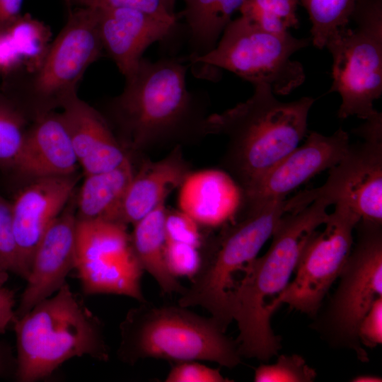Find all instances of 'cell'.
Returning <instances> with one entry per match:
<instances>
[{
    "label": "cell",
    "mask_w": 382,
    "mask_h": 382,
    "mask_svg": "<svg viewBox=\"0 0 382 382\" xmlns=\"http://www.w3.org/2000/svg\"><path fill=\"white\" fill-rule=\"evenodd\" d=\"M189 67L186 57H142L125 77L122 91L101 113L129 154L207 135L208 96L189 90Z\"/></svg>",
    "instance_id": "cell-1"
},
{
    "label": "cell",
    "mask_w": 382,
    "mask_h": 382,
    "mask_svg": "<svg viewBox=\"0 0 382 382\" xmlns=\"http://www.w3.org/2000/svg\"><path fill=\"white\" fill-rule=\"evenodd\" d=\"M328 206L325 200L317 199L301 209L284 214L267 251L245 268L232 297L242 357L268 361L278 354L281 338L271 326L274 303L289 284L306 242L326 221Z\"/></svg>",
    "instance_id": "cell-2"
},
{
    "label": "cell",
    "mask_w": 382,
    "mask_h": 382,
    "mask_svg": "<svg viewBox=\"0 0 382 382\" xmlns=\"http://www.w3.org/2000/svg\"><path fill=\"white\" fill-rule=\"evenodd\" d=\"M253 86L251 97L209 115L205 125L207 135L228 138L224 164L241 190L299 145L315 102L311 97L282 102L267 84Z\"/></svg>",
    "instance_id": "cell-3"
},
{
    "label": "cell",
    "mask_w": 382,
    "mask_h": 382,
    "mask_svg": "<svg viewBox=\"0 0 382 382\" xmlns=\"http://www.w3.org/2000/svg\"><path fill=\"white\" fill-rule=\"evenodd\" d=\"M13 325L18 382L44 379L74 357L103 362L110 359L103 321L67 282Z\"/></svg>",
    "instance_id": "cell-4"
},
{
    "label": "cell",
    "mask_w": 382,
    "mask_h": 382,
    "mask_svg": "<svg viewBox=\"0 0 382 382\" xmlns=\"http://www.w3.org/2000/svg\"><path fill=\"white\" fill-rule=\"evenodd\" d=\"M216 322L180 305L148 301L130 308L120 325L117 358L133 366L145 359L175 363L209 361L232 369L241 362L236 340Z\"/></svg>",
    "instance_id": "cell-5"
},
{
    "label": "cell",
    "mask_w": 382,
    "mask_h": 382,
    "mask_svg": "<svg viewBox=\"0 0 382 382\" xmlns=\"http://www.w3.org/2000/svg\"><path fill=\"white\" fill-rule=\"evenodd\" d=\"M286 212V199L270 202L244 210L238 221L224 225L209 248L200 252L198 270L180 294L178 304L206 309L226 332L233 320L232 297L238 282Z\"/></svg>",
    "instance_id": "cell-6"
},
{
    "label": "cell",
    "mask_w": 382,
    "mask_h": 382,
    "mask_svg": "<svg viewBox=\"0 0 382 382\" xmlns=\"http://www.w3.org/2000/svg\"><path fill=\"white\" fill-rule=\"evenodd\" d=\"M98 10L78 6L52 41L40 67L34 72L1 79L0 90L33 121L62 109L73 97L86 69L103 48Z\"/></svg>",
    "instance_id": "cell-7"
},
{
    "label": "cell",
    "mask_w": 382,
    "mask_h": 382,
    "mask_svg": "<svg viewBox=\"0 0 382 382\" xmlns=\"http://www.w3.org/2000/svg\"><path fill=\"white\" fill-rule=\"evenodd\" d=\"M311 38H298L290 32L265 31L241 16L224 30L216 47L207 54L186 59L197 76L223 69L253 85L267 84L275 95H288L305 81L302 64L293 54L306 47Z\"/></svg>",
    "instance_id": "cell-8"
},
{
    "label": "cell",
    "mask_w": 382,
    "mask_h": 382,
    "mask_svg": "<svg viewBox=\"0 0 382 382\" xmlns=\"http://www.w3.org/2000/svg\"><path fill=\"white\" fill-rule=\"evenodd\" d=\"M357 241L339 276V284L311 325L332 348L353 351L362 362L368 354L358 327L374 303L382 297V224L359 221Z\"/></svg>",
    "instance_id": "cell-9"
},
{
    "label": "cell",
    "mask_w": 382,
    "mask_h": 382,
    "mask_svg": "<svg viewBox=\"0 0 382 382\" xmlns=\"http://www.w3.org/2000/svg\"><path fill=\"white\" fill-rule=\"evenodd\" d=\"M347 26L326 44L332 57L329 93H338L337 116L364 120L378 115L374 102L382 94V0H357Z\"/></svg>",
    "instance_id": "cell-10"
},
{
    "label": "cell",
    "mask_w": 382,
    "mask_h": 382,
    "mask_svg": "<svg viewBox=\"0 0 382 382\" xmlns=\"http://www.w3.org/2000/svg\"><path fill=\"white\" fill-rule=\"evenodd\" d=\"M354 129L363 140L349 144L342 158L329 169L320 187L286 200L288 212L301 209L316 199L330 205L342 203L363 221L382 224V115Z\"/></svg>",
    "instance_id": "cell-11"
},
{
    "label": "cell",
    "mask_w": 382,
    "mask_h": 382,
    "mask_svg": "<svg viewBox=\"0 0 382 382\" xmlns=\"http://www.w3.org/2000/svg\"><path fill=\"white\" fill-rule=\"evenodd\" d=\"M77 277L86 295L114 294L146 301L144 272L127 225L108 220H79L76 228Z\"/></svg>",
    "instance_id": "cell-12"
},
{
    "label": "cell",
    "mask_w": 382,
    "mask_h": 382,
    "mask_svg": "<svg viewBox=\"0 0 382 382\" xmlns=\"http://www.w3.org/2000/svg\"><path fill=\"white\" fill-rule=\"evenodd\" d=\"M359 221L347 205L335 204L323 231H316L304 245L294 279L274 303L275 311L285 303L311 318L316 316L347 262Z\"/></svg>",
    "instance_id": "cell-13"
},
{
    "label": "cell",
    "mask_w": 382,
    "mask_h": 382,
    "mask_svg": "<svg viewBox=\"0 0 382 382\" xmlns=\"http://www.w3.org/2000/svg\"><path fill=\"white\" fill-rule=\"evenodd\" d=\"M349 144V134L341 127L330 136L310 132L302 145L242 190V207L244 210L253 209L284 200L309 179L337 164Z\"/></svg>",
    "instance_id": "cell-14"
},
{
    "label": "cell",
    "mask_w": 382,
    "mask_h": 382,
    "mask_svg": "<svg viewBox=\"0 0 382 382\" xmlns=\"http://www.w3.org/2000/svg\"><path fill=\"white\" fill-rule=\"evenodd\" d=\"M76 193L48 227L35 250L26 286L15 309L16 319L56 293L75 269Z\"/></svg>",
    "instance_id": "cell-15"
},
{
    "label": "cell",
    "mask_w": 382,
    "mask_h": 382,
    "mask_svg": "<svg viewBox=\"0 0 382 382\" xmlns=\"http://www.w3.org/2000/svg\"><path fill=\"white\" fill-rule=\"evenodd\" d=\"M79 178L76 173L28 180L11 202L15 237L27 278L39 242L76 191Z\"/></svg>",
    "instance_id": "cell-16"
},
{
    "label": "cell",
    "mask_w": 382,
    "mask_h": 382,
    "mask_svg": "<svg viewBox=\"0 0 382 382\" xmlns=\"http://www.w3.org/2000/svg\"><path fill=\"white\" fill-rule=\"evenodd\" d=\"M96 9L103 51L125 77L136 69L151 45L171 34L178 21L125 7Z\"/></svg>",
    "instance_id": "cell-17"
},
{
    "label": "cell",
    "mask_w": 382,
    "mask_h": 382,
    "mask_svg": "<svg viewBox=\"0 0 382 382\" xmlns=\"http://www.w3.org/2000/svg\"><path fill=\"white\" fill-rule=\"evenodd\" d=\"M79 166L61 112L52 111L33 120L19 155L8 173L25 182L76 173Z\"/></svg>",
    "instance_id": "cell-18"
},
{
    "label": "cell",
    "mask_w": 382,
    "mask_h": 382,
    "mask_svg": "<svg viewBox=\"0 0 382 382\" xmlns=\"http://www.w3.org/2000/svg\"><path fill=\"white\" fill-rule=\"evenodd\" d=\"M62 110L84 175L113 169L131 159L103 114L78 95Z\"/></svg>",
    "instance_id": "cell-19"
},
{
    "label": "cell",
    "mask_w": 382,
    "mask_h": 382,
    "mask_svg": "<svg viewBox=\"0 0 382 382\" xmlns=\"http://www.w3.org/2000/svg\"><path fill=\"white\" fill-rule=\"evenodd\" d=\"M242 204L241 188L231 175L221 170L191 172L180 187V210L199 226H223L233 221Z\"/></svg>",
    "instance_id": "cell-20"
},
{
    "label": "cell",
    "mask_w": 382,
    "mask_h": 382,
    "mask_svg": "<svg viewBox=\"0 0 382 382\" xmlns=\"http://www.w3.org/2000/svg\"><path fill=\"white\" fill-rule=\"evenodd\" d=\"M191 172L180 145L159 161L144 160L134 171L115 221L133 225L165 203L168 194L180 187Z\"/></svg>",
    "instance_id": "cell-21"
},
{
    "label": "cell",
    "mask_w": 382,
    "mask_h": 382,
    "mask_svg": "<svg viewBox=\"0 0 382 382\" xmlns=\"http://www.w3.org/2000/svg\"><path fill=\"white\" fill-rule=\"evenodd\" d=\"M51 39L50 27L29 13L20 14L1 26V79L36 71L46 56Z\"/></svg>",
    "instance_id": "cell-22"
},
{
    "label": "cell",
    "mask_w": 382,
    "mask_h": 382,
    "mask_svg": "<svg viewBox=\"0 0 382 382\" xmlns=\"http://www.w3.org/2000/svg\"><path fill=\"white\" fill-rule=\"evenodd\" d=\"M165 203L133 224L132 245L142 270L157 282L161 292L171 295L184 289L178 278L169 270L166 259Z\"/></svg>",
    "instance_id": "cell-23"
},
{
    "label": "cell",
    "mask_w": 382,
    "mask_h": 382,
    "mask_svg": "<svg viewBox=\"0 0 382 382\" xmlns=\"http://www.w3.org/2000/svg\"><path fill=\"white\" fill-rule=\"evenodd\" d=\"M134 171L129 159L113 169L86 175L76 193V219L115 221Z\"/></svg>",
    "instance_id": "cell-24"
},
{
    "label": "cell",
    "mask_w": 382,
    "mask_h": 382,
    "mask_svg": "<svg viewBox=\"0 0 382 382\" xmlns=\"http://www.w3.org/2000/svg\"><path fill=\"white\" fill-rule=\"evenodd\" d=\"M181 13L189 34L190 54L187 58L203 56L216 45L224 30L239 9L238 0H184Z\"/></svg>",
    "instance_id": "cell-25"
},
{
    "label": "cell",
    "mask_w": 382,
    "mask_h": 382,
    "mask_svg": "<svg viewBox=\"0 0 382 382\" xmlns=\"http://www.w3.org/2000/svg\"><path fill=\"white\" fill-rule=\"evenodd\" d=\"M357 0H299L311 23V41L323 49L337 33L348 26Z\"/></svg>",
    "instance_id": "cell-26"
},
{
    "label": "cell",
    "mask_w": 382,
    "mask_h": 382,
    "mask_svg": "<svg viewBox=\"0 0 382 382\" xmlns=\"http://www.w3.org/2000/svg\"><path fill=\"white\" fill-rule=\"evenodd\" d=\"M31 121L0 90V170L9 173L23 146Z\"/></svg>",
    "instance_id": "cell-27"
},
{
    "label": "cell",
    "mask_w": 382,
    "mask_h": 382,
    "mask_svg": "<svg viewBox=\"0 0 382 382\" xmlns=\"http://www.w3.org/2000/svg\"><path fill=\"white\" fill-rule=\"evenodd\" d=\"M299 0H243L241 16L257 27L270 33H284L297 28Z\"/></svg>",
    "instance_id": "cell-28"
},
{
    "label": "cell",
    "mask_w": 382,
    "mask_h": 382,
    "mask_svg": "<svg viewBox=\"0 0 382 382\" xmlns=\"http://www.w3.org/2000/svg\"><path fill=\"white\" fill-rule=\"evenodd\" d=\"M315 369L296 354H281L275 363L261 364L255 370V382H312L316 378Z\"/></svg>",
    "instance_id": "cell-29"
},
{
    "label": "cell",
    "mask_w": 382,
    "mask_h": 382,
    "mask_svg": "<svg viewBox=\"0 0 382 382\" xmlns=\"http://www.w3.org/2000/svg\"><path fill=\"white\" fill-rule=\"evenodd\" d=\"M0 266L25 280L27 275L21 265L13 221L12 203L0 194Z\"/></svg>",
    "instance_id": "cell-30"
},
{
    "label": "cell",
    "mask_w": 382,
    "mask_h": 382,
    "mask_svg": "<svg viewBox=\"0 0 382 382\" xmlns=\"http://www.w3.org/2000/svg\"><path fill=\"white\" fill-rule=\"evenodd\" d=\"M165 231L167 241L183 243L199 249L202 245L199 224L181 210L166 211Z\"/></svg>",
    "instance_id": "cell-31"
},
{
    "label": "cell",
    "mask_w": 382,
    "mask_h": 382,
    "mask_svg": "<svg viewBox=\"0 0 382 382\" xmlns=\"http://www.w3.org/2000/svg\"><path fill=\"white\" fill-rule=\"evenodd\" d=\"M200 249L183 243L167 241L166 259L170 272L178 278H191L198 270L201 260Z\"/></svg>",
    "instance_id": "cell-32"
},
{
    "label": "cell",
    "mask_w": 382,
    "mask_h": 382,
    "mask_svg": "<svg viewBox=\"0 0 382 382\" xmlns=\"http://www.w3.org/2000/svg\"><path fill=\"white\" fill-rule=\"evenodd\" d=\"M166 382H229L219 369H214L195 360L175 363L168 373Z\"/></svg>",
    "instance_id": "cell-33"
},
{
    "label": "cell",
    "mask_w": 382,
    "mask_h": 382,
    "mask_svg": "<svg viewBox=\"0 0 382 382\" xmlns=\"http://www.w3.org/2000/svg\"><path fill=\"white\" fill-rule=\"evenodd\" d=\"M84 6L95 8L125 7L163 18L178 19V16L168 9L164 0H88Z\"/></svg>",
    "instance_id": "cell-34"
},
{
    "label": "cell",
    "mask_w": 382,
    "mask_h": 382,
    "mask_svg": "<svg viewBox=\"0 0 382 382\" xmlns=\"http://www.w3.org/2000/svg\"><path fill=\"white\" fill-rule=\"evenodd\" d=\"M358 337L361 345L374 348L382 343V297L378 299L361 320Z\"/></svg>",
    "instance_id": "cell-35"
},
{
    "label": "cell",
    "mask_w": 382,
    "mask_h": 382,
    "mask_svg": "<svg viewBox=\"0 0 382 382\" xmlns=\"http://www.w3.org/2000/svg\"><path fill=\"white\" fill-rule=\"evenodd\" d=\"M16 294L13 289L0 285V334L5 333L15 317Z\"/></svg>",
    "instance_id": "cell-36"
},
{
    "label": "cell",
    "mask_w": 382,
    "mask_h": 382,
    "mask_svg": "<svg viewBox=\"0 0 382 382\" xmlns=\"http://www.w3.org/2000/svg\"><path fill=\"white\" fill-rule=\"evenodd\" d=\"M17 368L16 355L12 347L0 340V378H15Z\"/></svg>",
    "instance_id": "cell-37"
},
{
    "label": "cell",
    "mask_w": 382,
    "mask_h": 382,
    "mask_svg": "<svg viewBox=\"0 0 382 382\" xmlns=\"http://www.w3.org/2000/svg\"><path fill=\"white\" fill-rule=\"evenodd\" d=\"M23 0H0V27L4 26L21 13Z\"/></svg>",
    "instance_id": "cell-38"
},
{
    "label": "cell",
    "mask_w": 382,
    "mask_h": 382,
    "mask_svg": "<svg viewBox=\"0 0 382 382\" xmlns=\"http://www.w3.org/2000/svg\"><path fill=\"white\" fill-rule=\"evenodd\" d=\"M353 382H381V378L371 374L359 375L352 379Z\"/></svg>",
    "instance_id": "cell-39"
},
{
    "label": "cell",
    "mask_w": 382,
    "mask_h": 382,
    "mask_svg": "<svg viewBox=\"0 0 382 382\" xmlns=\"http://www.w3.org/2000/svg\"><path fill=\"white\" fill-rule=\"evenodd\" d=\"M8 279V272L0 266V285H4Z\"/></svg>",
    "instance_id": "cell-40"
},
{
    "label": "cell",
    "mask_w": 382,
    "mask_h": 382,
    "mask_svg": "<svg viewBox=\"0 0 382 382\" xmlns=\"http://www.w3.org/2000/svg\"><path fill=\"white\" fill-rule=\"evenodd\" d=\"M168 9L173 13H175V6L177 0H164Z\"/></svg>",
    "instance_id": "cell-41"
},
{
    "label": "cell",
    "mask_w": 382,
    "mask_h": 382,
    "mask_svg": "<svg viewBox=\"0 0 382 382\" xmlns=\"http://www.w3.org/2000/svg\"><path fill=\"white\" fill-rule=\"evenodd\" d=\"M88 0H72V6H84Z\"/></svg>",
    "instance_id": "cell-42"
},
{
    "label": "cell",
    "mask_w": 382,
    "mask_h": 382,
    "mask_svg": "<svg viewBox=\"0 0 382 382\" xmlns=\"http://www.w3.org/2000/svg\"><path fill=\"white\" fill-rule=\"evenodd\" d=\"M63 1H64L68 8L70 9V7L72 6V0H63Z\"/></svg>",
    "instance_id": "cell-43"
}]
</instances>
